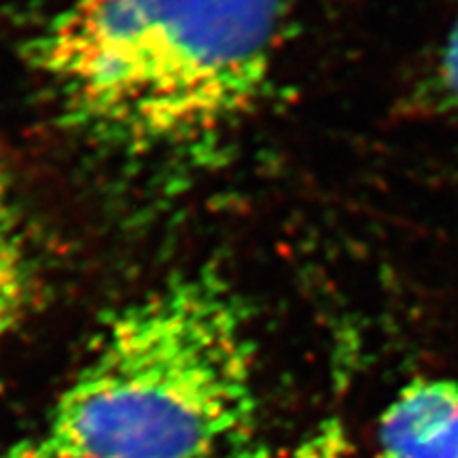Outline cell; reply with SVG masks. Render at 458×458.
I'll list each match as a JSON object with an SVG mask.
<instances>
[{"mask_svg":"<svg viewBox=\"0 0 458 458\" xmlns=\"http://www.w3.org/2000/svg\"><path fill=\"white\" fill-rule=\"evenodd\" d=\"M229 458H359V452L342 422L327 420L293 445H246Z\"/></svg>","mask_w":458,"mask_h":458,"instance_id":"5b68a950","label":"cell"},{"mask_svg":"<svg viewBox=\"0 0 458 458\" xmlns=\"http://www.w3.org/2000/svg\"><path fill=\"white\" fill-rule=\"evenodd\" d=\"M284 0H68L34 41L64 117L130 153H189L253 111Z\"/></svg>","mask_w":458,"mask_h":458,"instance_id":"6da1fadb","label":"cell"},{"mask_svg":"<svg viewBox=\"0 0 458 458\" xmlns=\"http://www.w3.org/2000/svg\"><path fill=\"white\" fill-rule=\"evenodd\" d=\"M4 458H91V456L62 448V445L49 442L45 435H38V437L32 439V442H24L17 445V448L11 450Z\"/></svg>","mask_w":458,"mask_h":458,"instance_id":"52a82bcc","label":"cell"},{"mask_svg":"<svg viewBox=\"0 0 458 458\" xmlns=\"http://www.w3.org/2000/svg\"><path fill=\"white\" fill-rule=\"evenodd\" d=\"M34 266L26 223L7 172L0 165V352L32 297Z\"/></svg>","mask_w":458,"mask_h":458,"instance_id":"277c9868","label":"cell"},{"mask_svg":"<svg viewBox=\"0 0 458 458\" xmlns=\"http://www.w3.org/2000/svg\"><path fill=\"white\" fill-rule=\"evenodd\" d=\"M435 81H437L442 102L452 108H458V21L444 43Z\"/></svg>","mask_w":458,"mask_h":458,"instance_id":"8992f818","label":"cell"},{"mask_svg":"<svg viewBox=\"0 0 458 458\" xmlns=\"http://www.w3.org/2000/svg\"><path fill=\"white\" fill-rule=\"evenodd\" d=\"M255 410L236 295L189 274L106 325L43 435L91 458H229L249 445Z\"/></svg>","mask_w":458,"mask_h":458,"instance_id":"7a4b0ae2","label":"cell"},{"mask_svg":"<svg viewBox=\"0 0 458 458\" xmlns=\"http://www.w3.org/2000/svg\"><path fill=\"white\" fill-rule=\"evenodd\" d=\"M376 458H458V380H414L377 427Z\"/></svg>","mask_w":458,"mask_h":458,"instance_id":"3957f363","label":"cell"}]
</instances>
